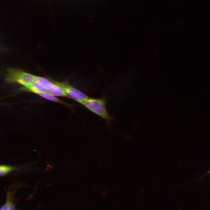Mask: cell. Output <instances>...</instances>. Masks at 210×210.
<instances>
[{"mask_svg": "<svg viewBox=\"0 0 210 210\" xmlns=\"http://www.w3.org/2000/svg\"><path fill=\"white\" fill-rule=\"evenodd\" d=\"M5 81L8 83L18 84L25 86L35 80L36 76L21 69L9 68Z\"/></svg>", "mask_w": 210, "mask_h": 210, "instance_id": "1", "label": "cell"}, {"mask_svg": "<svg viewBox=\"0 0 210 210\" xmlns=\"http://www.w3.org/2000/svg\"><path fill=\"white\" fill-rule=\"evenodd\" d=\"M92 112L109 123L112 118L106 108V100L104 97L93 98L89 97L80 103Z\"/></svg>", "mask_w": 210, "mask_h": 210, "instance_id": "2", "label": "cell"}, {"mask_svg": "<svg viewBox=\"0 0 210 210\" xmlns=\"http://www.w3.org/2000/svg\"><path fill=\"white\" fill-rule=\"evenodd\" d=\"M57 83L71 99L80 104L90 97L80 90L70 85L66 82H57Z\"/></svg>", "mask_w": 210, "mask_h": 210, "instance_id": "3", "label": "cell"}, {"mask_svg": "<svg viewBox=\"0 0 210 210\" xmlns=\"http://www.w3.org/2000/svg\"><path fill=\"white\" fill-rule=\"evenodd\" d=\"M21 89L22 90L32 92L36 94L47 92L46 87L36 80L24 86Z\"/></svg>", "mask_w": 210, "mask_h": 210, "instance_id": "4", "label": "cell"}, {"mask_svg": "<svg viewBox=\"0 0 210 210\" xmlns=\"http://www.w3.org/2000/svg\"><path fill=\"white\" fill-rule=\"evenodd\" d=\"M46 88L47 92L55 96L62 97L71 99L64 90L57 84V82L53 81L51 84L46 87Z\"/></svg>", "mask_w": 210, "mask_h": 210, "instance_id": "5", "label": "cell"}, {"mask_svg": "<svg viewBox=\"0 0 210 210\" xmlns=\"http://www.w3.org/2000/svg\"><path fill=\"white\" fill-rule=\"evenodd\" d=\"M38 95L40 96L43 97L46 99L49 100H50L52 101L55 102H58L61 104H62L65 105L66 106L68 107H71V105L69 104H68L67 103L63 102V101H61V100L58 99L56 97H55V96L48 92H43L38 93Z\"/></svg>", "mask_w": 210, "mask_h": 210, "instance_id": "6", "label": "cell"}, {"mask_svg": "<svg viewBox=\"0 0 210 210\" xmlns=\"http://www.w3.org/2000/svg\"><path fill=\"white\" fill-rule=\"evenodd\" d=\"M16 167L10 165L2 164L0 166V174L2 176H5L11 172L15 169Z\"/></svg>", "mask_w": 210, "mask_h": 210, "instance_id": "7", "label": "cell"}, {"mask_svg": "<svg viewBox=\"0 0 210 210\" xmlns=\"http://www.w3.org/2000/svg\"><path fill=\"white\" fill-rule=\"evenodd\" d=\"M35 80L44 86L46 88L47 86L52 83V81L49 79L43 77L36 76Z\"/></svg>", "mask_w": 210, "mask_h": 210, "instance_id": "8", "label": "cell"}, {"mask_svg": "<svg viewBox=\"0 0 210 210\" xmlns=\"http://www.w3.org/2000/svg\"><path fill=\"white\" fill-rule=\"evenodd\" d=\"M0 210H15L14 205L11 204H5L1 207Z\"/></svg>", "mask_w": 210, "mask_h": 210, "instance_id": "9", "label": "cell"}, {"mask_svg": "<svg viewBox=\"0 0 210 210\" xmlns=\"http://www.w3.org/2000/svg\"><path fill=\"white\" fill-rule=\"evenodd\" d=\"M210 174V170L208 171L207 172V173H206V174Z\"/></svg>", "mask_w": 210, "mask_h": 210, "instance_id": "10", "label": "cell"}]
</instances>
